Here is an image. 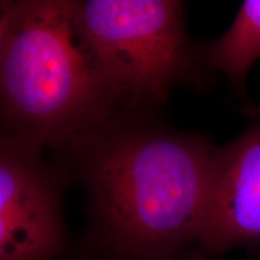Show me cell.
I'll return each mask as SVG.
<instances>
[{
    "label": "cell",
    "mask_w": 260,
    "mask_h": 260,
    "mask_svg": "<svg viewBox=\"0 0 260 260\" xmlns=\"http://www.w3.org/2000/svg\"><path fill=\"white\" fill-rule=\"evenodd\" d=\"M56 152L87 198L75 260H162L197 246L219 153L206 135L123 109Z\"/></svg>",
    "instance_id": "obj_1"
},
{
    "label": "cell",
    "mask_w": 260,
    "mask_h": 260,
    "mask_svg": "<svg viewBox=\"0 0 260 260\" xmlns=\"http://www.w3.org/2000/svg\"><path fill=\"white\" fill-rule=\"evenodd\" d=\"M0 4L2 135L59 151L124 109L81 38L71 0Z\"/></svg>",
    "instance_id": "obj_2"
},
{
    "label": "cell",
    "mask_w": 260,
    "mask_h": 260,
    "mask_svg": "<svg viewBox=\"0 0 260 260\" xmlns=\"http://www.w3.org/2000/svg\"><path fill=\"white\" fill-rule=\"evenodd\" d=\"M75 23L124 109L157 110L177 87L207 89L210 71L177 0H71Z\"/></svg>",
    "instance_id": "obj_3"
},
{
    "label": "cell",
    "mask_w": 260,
    "mask_h": 260,
    "mask_svg": "<svg viewBox=\"0 0 260 260\" xmlns=\"http://www.w3.org/2000/svg\"><path fill=\"white\" fill-rule=\"evenodd\" d=\"M44 152L2 135L0 260H63L74 254L61 206L69 178Z\"/></svg>",
    "instance_id": "obj_4"
},
{
    "label": "cell",
    "mask_w": 260,
    "mask_h": 260,
    "mask_svg": "<svg viewBox=\"0 0 260 260\" xmlns=\"http://www.w3.org/2000/svg\"><path fill=\"white\" fill-rule=\"evenodd\" d=\"M260 245V119L219 147L197 246L207 255Z\"/></svg>",
    "instance_id": "obj_5"
},
{
    "label": "cell",
    "mask_w": 260,
    "mask_h": 260,
    "mask_svg": "<svg viewBox=\"0 0 260 260\" xmlns=\"http://www.w3.org/2000/svg\"><path fill=\"white\" fill-rule=\"evenodd\" d=\"M259 58L260 0H245L222 37L199 44V59L205 69L223 73L243 99H247V76Z\"/></svg>",
    "instance_id": "obj_6"
},
{
    "label": "cell",
    "mask_w": 260,
    "mask_h": 260,
    "mask_svg": "<svg viewBox=\"0 0 260 260\" xmlns=\"http://www.w3.org/2000/svg\"><path fill=\"white\" fill-rule=\"evenodd\" d=\"M209 256L210 255H207L200 247L195 246L187 249V251L180 253V254L162 260H209Z\"/></svg>",
    "instance_id": "obj_7"
}]
</instances>
